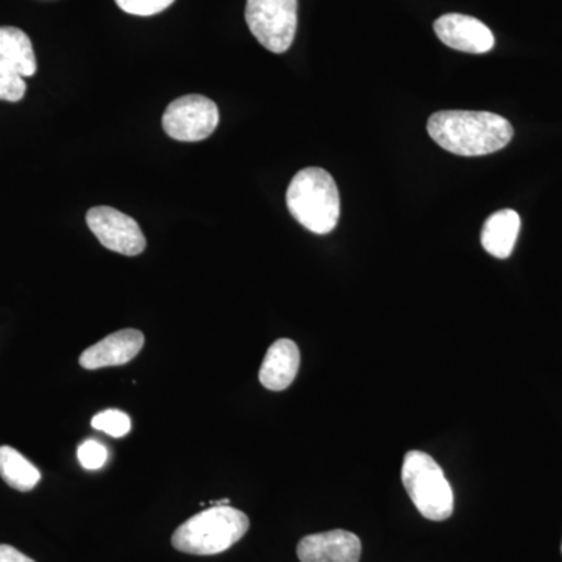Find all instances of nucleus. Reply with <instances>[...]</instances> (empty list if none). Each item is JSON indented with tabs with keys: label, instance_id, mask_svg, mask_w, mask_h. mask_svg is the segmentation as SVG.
I'll return each instance as SVG.
<instances>
[{
	"label": "nucleus",
	"instance_id": "obj_18",
	"mask_svg": "<svg viewBox=\"0 0 562 562\" xmlns=\"http://www.w3.org/2000/svg\"><path fill=\"white\" fill-rule=\"evenodd\" d=\"M176 0H116L117 7L135 16H154L172 5Z\"/></svg>",
	"mask_w": 562,
	"mask_h": 562
},
{
	"label": "nucleus",
	"instance_id": "obj_17",
	"mask_svg": "<svg viewBox=\"0 0 562 562\" xmlns=\"http://www.w3.org/2000/svg\"><path fill=\"white\" fill-rule=\"evenodd\" d=\"M80 464L88 471H98L102 469L106 460H109V452H106L103 443L95 441V439H88L77 450Z\"/></svg>",
	"mask_w": 562,
	"mask_h": 562
},
{
	"label": "nucleus",
	"instance_id": "obj_6",
	"mask_svg": "<svg viewBox=\"0 0 562 562\" xmlns=\"http://www.w3.org/2000/svg\"><path fill=\"white\" fill-rule=\"evenodd\" d=\"M220 124L216 103L205 95L190 94L169 103L162 128L172 139L195 143L211 136Z\"/></svg>",
	"mask_w": 562,
	"mask_h": 562
},
{
	"label": "nucleus",
	"instance_id": "obj_9",
	"mask_svg": "<svg viewBox=\"0 0 562 562\" xmlns=\"http://www.w3.org/2000/svg\"><path fill=\"white\" fill-rule=\"evenodd\" d=\"M297 557L301 562H360L361 541L346 530L317 532L299 542Z\"/></svg>",
	"mask_w": 562,
	"mask_h": 562
},
{
	"label": "nucleus",
	"instance_id": "obj_16",
	"mask_svg": "<svg viewBox=\"0 0 562 562\" xmlns=\"http://www.w3.org/2000/svg\"><path fill=\"white\" fill-rule=\"evenodd\" d=\"M92 428L113 436V438H122L128 435L132 428V420L127 414L120 409H106V412L95 414L91 420Z\"/></svg>",
	"mask_w": 562,
	"mask_h": 562
},
{
	"label": "nucleus",
	"instance_id": "obj_12",
	"mask_svg": "<svg viewBox=\"0 0 562 562\" xmlns=\"http://www.w3.org/2000/svg\"><path fill=\"white\" fill-rule=\"evenodd\" d=\"M520 232V216L514 210H501L484 222L483 249L498 260L512 257Z\"/></svg>",
	"mask_w": 562,
	"mask_h": 562
},
{
	"label": "nucleus",
	"instance_id": "obj_7",
	"mask_svg": "<svg viewBox=\"0 0 562 562\" xmlns=\"http://www.w3.org/2000/svg\"><path fill=\"white\" fill-rule=\"evenodd\" d=\"M87 224L95 238L109 250L136 257L146 249V236L138 222L111 206H94L87 213Z\"/></svg>",
	"mask_w": 562,
	"mask_h": 562
},
{
	"label": "nucleus",
	"instance_id": "obj_3",
	"mask_svg": "<svg viewBox=\"0 0 562 562\" xmlns=\"http://www.w3.org/2000/svg\"><path fill=\"white\" fill-rule=\"evenodd\" d=\"M250 520L239 509L211 505L181 524L172 535L173 549L181 553L211 557L227 552L249 531Z\"/></svg>",
	"mask_w": 562,
	"mask_h": 562
},
{
	"label": "nucleus",
	"instance_id": "obj_14",
	"mask_svg": "<svg viewBox=\"0 0 562 562\" xmlns=\"http://www.w3.org/2000/svg\"><path fill=\"white\" fill-rule=\"evenodd\" d=\"M0 476L13 490L21 492L32 491L41 480L38 469L9 446L0 447Z\"/></svg>",
	"mask_w": 562,
	"mask_h": 562
},
{
	"label": "nucleus",
	"instance_id": "obj_2",
	"mask_svg": "<svg viewBox=\"0 0 562 562\" xmlns=\"http://www.w3.org/2000/svg\"><path fill=\"white\" fill-rule=\"evenodd\" d=\"M286 205L292 217L316 235L335 231L341 214L336 181L321 168H306L295 173L288 188Z\"/></svg>",
	"mask_w": 562,
	"mask_h": 562
},
{
	"label": "nucleus",
	"instance_id": "obj_4",
	"mask_svg": "<svg viewBox=\"0 0 562 562\" xmlns=\"http://www.w3.org/2000/svg\"><path fill=\"white\" fill-rule=\"evenodd\" d=\"M402 482L417 512L428 520L442 522L453 514V491L441 465L430 454L412 450L405 454Z\"/></svg>",
	"mask_w": 562,
	"mask_h": 562
},
{
	"label": "nucleus",
	"instance_id": "obj_13",
	"mask_svg": "<svg viewBox=\"0 0 562 562\" xmlns=\"http://www.w3.org/2000/svg\"><path fill=\"white\" fill-rule=\"evenodd\" d=\"M0 58L13 66L22 77H32L38 69L32 41L27 33L18 27H0Z\"/></svg>",
	"mask_w": 562,
	"mask_h": 562
},
{
	"label": "nucleus",
	"instance_id": "obj_10",
	"mask_svg": "<svg viewBox=\"0 0 562 562\" xmlns=\"http://www.w3.org/2000/svg\"><path fill=\"white\" fill-rule=\"evenodd\" d=\"M143 347V333L127 328V330L113 333L83 350L80 355V366L88 371H95V369L127 364L136 358Z\"/></svg>",
	"mask_w": 562,
	"mask_h": 562
},
{
	"label": "nucleus",
	"instance_id": "obj_8",
	"mask_svg": "<svg viewBox=\"0 0 562 562\" xmlns=\"http://www.w3.org/2000/svg\"><path fill=\"white\" fill-rule=\"evenodd\" d=\"M435 32L450 49L468 54H486L494 47V35L487 25L465 14H443L435 22Z\"/></svg>",
	"mask_w": 562,
	"mask_h": 562
},
{
	"label": "nucleus",
	"instance_id": "obj_5",
	"mask_svg": "<svg viewBox=\"0 0 562 562\" xmlns=\"http://www.w3.org/2000/svg\"><path fill=\"white\" fill-rule=\"evenodd\" d=\"M297 0H247V25L262 47L283 54L297 32Z\"/></svg>",
	"mask_w": 562,
	"mask_h": 562
},
{
	"label": "nucleus",
	"instance_id": "obj_1",
	"mask_svg": "<svg viewBox=\"0 0 562 562\" xmlns=\"http://www.w3.org/2000/svg\"><path fill=\"white\" fill-rule=\"evenodd\" d=\"M428 135L442 149L461 157L494 154L512 143V122L490 111H438L428 120Z\"/></svg>",
	"mask_w": 562,
	"mask_h": 562
},
{
	"label": "nucleus",
	"instance_id": "obj_11",
	"mask_svg": "<svg viewBox=\"0 0 562 562\" xmlns=\"http://www.w3.org/2000/svg\"><path fill=\"white\" fill-rule=\"evenodd\" d=\"M301 368V350L291 339H279L269 347L260 369L266 390L284 391L291 386Z\"/></svg>",
	"mask_w": 562,
	"mask_h": 562
},
{
	"label": "nucleus",
	"instance_id": "obj_19",
	"mask_svg": "<svg viewBox=\"0 0 562 562\" xmlns=\"http://www.w3.org/2000/svg\"><path fill=\"white\" fill-rule=\"evenodd\" d=\"M0 562H36V561H33L32 558L27 557V554L21 553L20 550L14 549V547L5 546V543H0Z\"/></svg>",
	"mask_w": 562,
	"mask_h": 562
},
{
	"label": "nucleus",
	"instance_id": "obj_15",
	"mask_svg": "<svg viewBox=\"0 0 562 562\" xmlns=\"http://www.w3.org/2000/svg\"><path fill=\"white\" fill-rule=\"evenodd\" d=\"M27 91L24 77L0 58V101L20 102Z\"/></svg>",
	"mask_w": 562,
	"mask_h": 562
}]
</instances>
